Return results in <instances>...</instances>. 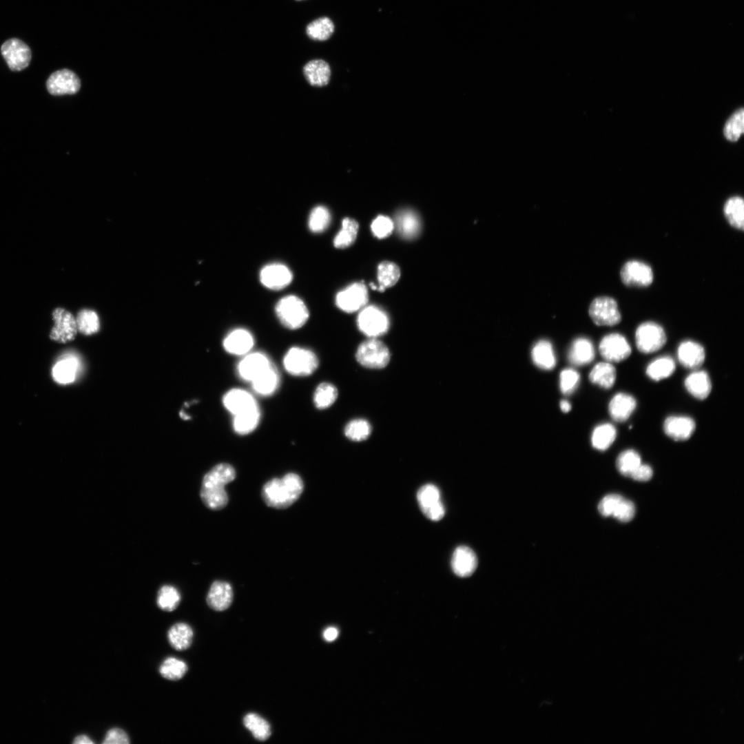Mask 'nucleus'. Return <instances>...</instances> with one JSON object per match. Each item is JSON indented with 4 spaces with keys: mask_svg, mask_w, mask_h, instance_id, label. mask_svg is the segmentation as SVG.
Returning a JSON list of instances; mask_svg holds the SVG:
<instances>
[{
    "mask_svg": "<svg viewBox=\"0 0 744 744\" xmlns=\"http://www.w3.org/2000/svg\"><path fill=\"white\" fill-rule=\"evenodd\" d=\"M617 437L616 428L610 423L597 426L591 435L592 446L598 451H606L614 442Z\"/></svg>",
    "mask_w": 744,
    "mask_h": 744,
    "instance_id": "nucleus-37",
    "label": "nucleus"
},
{
    "mask_svg": "<svg viewBox=\"0 0 744 744\" xmlns=\"http://www.w3.org/2000/svg\"><path fill=\"white\" fill-rule=\"evenodd\" d=\"M167 637L170 645L174 649L182 651L188 649L191 646L194 632L189 624L184 622H178L169 628Z\"/></svg>",
    "mask_w": 744,
    "mask_h": 744,
    "instance_id": "nucleus-29",
    "label": "nucleus"
},
{
    "mask_svg": "<svg viewBox=\"0 0 744 744\" xmlns=\"http://www.w3.org/2000/svg\"><path fill=\"white\" fill-rule=\"evenodd\" d=\"M77 330L85 335H92L99 331L100 322L97 313L90 309L81 310L76 318Z\"/></svg>",
    "mask_w": 744,
    "mask_h": 744,
    "instance_id": "nucleus-44",
    "label": "nucleus"
},
{
    "mask_svg": "<svg viewBox=\"0 0 744 744\" xmlns=\"http://www.w3.org/2000/svg\"><path fill=\"white\" fill-rule=\"evenodd\" d=\"M579 373L573 369H565L559 374V388L564 395L572 393L579 385Z\"/></svg>",
    "mask_w": 744,
    "mask_h": 744,
    "instance_id": "nucleus-50",
    "label": "nucleus"
},
{
    "mask_svg": "<svg viewBox=\"0 0 744 744\" xmlns=\"http://www.w3.org/2000/svg\"><path fill=\"white\" fill-rule=\"evenodd\" d=\"M676 369L674 360L668 355L661 356L652 360L646 367V375L654 381L668 378Z\"/></svg>",
    "mask_w": 744,
    "mask_h": 744,
    "instance_id": "nucleus-36",
    "label": "nucleus"
},
{
    "mask_svg": "<svg viewBox=\"0 0 744 744\" xmlns=\"http://www.w3.org/2000/svg\"><path fill=\"white\" fill-rule=\"evenodd\" d=\"M236 475V471L231 464L220 463L204 475L200 495L207 508L219 510L227 506L229 497L225 486L234 481Z\"/></svg>",
    "mask_w": 744,
    "mask_h": 744,
    "instance_id": "nucleus-1",
    "label": "nucleus"
},
{
    "mask_svg": "<svg viewBox=\"0 0 744 744\" xmlns=\"http://www.w3.org/2000/svg\"><path fill=\"white\" fill-rule=\"evenodd\" d=\"M589 316L598 326H614L621 320L617 301L609 296L595 298L589 307Z\"/></svg>",
    "mask_w": 744,
    "mask_h": 744,
    "instance_id": "nucleus-7",
    "label": "nucleus"
},
{
    "mask_svg": "<svg viewBox=\"0 0 744 744\" xmlns=\"http://www.w3.org/2000/svg\"><path fill=\"white\" fill-rule=\"evenodd\" d=\"M663 428L665 435L674 441H685L694 433L696 423L689 416L671 415L665 420Z\"/></svg>",
    "mask_w": 744,
    "mask_h": 744,
    "instance_id": "nucleus-18",
    "label": "nucleus"
},
{
    "mask_svg": "<svg viewBox=\"0 0 744 744\" xmlns=\"http://www.w3.org/2000/svg\"><path fill=\"white\" fill-rule=\"evenodd\" d=\"M634 513L635 507L634 504L623 497L612 517L621 522H628L634 517Z\"/></svg>",
    "mask_w": 744,
    "mask_h": 744,
    "instance_id": "nucleus-53",
    "label": "nucleus"
},
{
    "mask_svg": "<svg viewBox=\"0 0 744 744\" xmlns=\"http://www.w3.org/2000/svg\"><path fill=\"white\" fill-rule=\"evenodd\" d=\"M394 226L404 238L411 239L420 231V220L418 215L411 209H402L395 215Z\"/></svg>",
    "mask_w": 744,
    "mask_h": 744,
    "instance_id": "nucleus-28",
    "label": "nucleus"
},
{
    "mask_svg": "<svg viewBox=\"0 0 744 744\" xmlns=\"http://www.w3.org/2000/svg\"><path fill=\"white\" fill-rule=\"evenodd\" d=\"M390 352L387 347L375 338L362 342L356 351L355 358L362 366L371 369H381L390 360Z\"/></svg>",
    "mask_w": 744,
    "mask_h": 744,
    "instance_id": "nucleus-5",
    "label": "nucleus"
},
{
    "mask_svg": "<svg viewBox=\"0 0 744 744\" xmlns=\"http://www.w3.org/2000/svg\"><path fill=\"white\" fill-rule=\"evenodd\" d=\"M400 277L399 267L390 261L381 262L378 267V280L379 286L377 289L382 291L386 288L395 285Z\"/></svg>",
    "mask_w": 744,
    "mask_h": 744,
    "instance_id": "nucleus-41",
    "label": "nucleus"
},
{
    "mask_svg": "<svg viewBox=\"0 0 744 744\" xmlns=\"http://www.w3.org/2000/svg\"><path fill=\"white\" fill-rule=\"evenodd\" d=\"M533 363L539 369L551 370L556 365V357L552 344L546 340H540L531 350Z\"/></svg>",
    "mask_w": 744,
    "mask_h": 744,
    "instance_id": "nucleus-31",
    "label": "nucleus"
},
{
    "mask_svg": "<svg viewBox=\"0 0 744 744\" xmlns=\"http://www.w3.org/2000/svg\"><path fill=\"white\" fill-rule=\"evenodd\" d=\"M724 216L730 226L743 231L744 228V202L740 196L730 198L723 207Z\"/></svg>",
    "mask_w": 744,
    "mask_h": 744,
    "instance_id": "nucleus-35",
    "label": "nucleus"
},
{
    "mask_svg": "<svg viewBox=\"0 0 744 744\" xmlns=\"http://www.w3.org/2000/svg\"><path fill=\"white\" fill-rule=\"evenodd\" d=\"M303 73L311 85L324 86L329 81L331 70L325 61L315 59L309 61L304 66Z\"/></svg>",
    "mask_w": 744,
    "mask_h": 744,
    "instance_id": "nucleus-32",
    "label": "nucleus"
},
{
    "mask_svg": "<svg viewBox=\"0 0 744 744\" xmlns=\"http://www.w3.org/2000/svg\"><path fill=\"white\" fill-rule=\"evenodd\" d=\"M243 724L258 741H265L271 736L270 725L258 714H247L243 719Z\"/></svg>",
    "mask_w": 744,
    "mask_h": 744,
    "instance_id": "nucleus-40",
    "label": "nucleus"
},
{
    "mask_svg": "<svg viewBox=\"0 0 744 744\" xmlns=\"http://www.w3.org/2000/svg\"><path fill=\"white\" fill-rule=\"evenodd\" d=\"M637 406L635 398L626 393H618L610 400L608 412L613 420L617 422L626 421Z\"/></svg>",
    "mask_w": 744,
    "mask_h": 744,
    "instance_id": "nucleus-24",
    "label": "nucleus"
},
{
    "mask_svg": "<svg viewBox=\"0 0 744 744\" xmlns=\"http://www.w3.org/2000/svg\"><path fill=\"white\" fill-rule=\"evenodd\" d=\"M338 390L334 385L328 382L320 384L313 394V403L316 408L325 409L331 406L336 400Z\"/></svg>",
    "mask_w": 744,
    "mask_h": 744,
    "instance_id": "nucleus-45",
    "label": "nucleus"
},
{
    "mask_svg": "<svg viewBox=\"0 0 744 744\" xmlns=\"http://www.w3.org/2000/svg\"><path fill=\"white\" fill-rule=\"evenodd\" d=\"M338 636V630L335 627H329L323 632L324 639L329 642L334 641Z\"/></svg>",
    "mask_w": 744,
    "mask_h": 744,
    "instance_id": "nucleus-56",
    "label": "nucleus"
},
{
    "mask_svg": "<svg viewBox=\"0 0 744 744\" xmlns=\"http://www.w3.org/2000/svg\"><path fill=\"white\" fill-rule=\"evenodd\" d=\"M560 409L564 413H568L571 409V404L568 400H562L559 404Z\"/></svg>",
    "mask_w": 744,
    "mask_h": 744,
    "instance_id": "nucleus-58",
    "label": "nucleus"
},
{
    "mask_svg": "<svg viewBox=\"0 0 744 744\" xmlns=\"http://www.w3.org/2000/svg\"><path fill=\"white\" fill-rule=\"evenodd\" d=\"M54 325L51 331V340L65 343L76 337L77 327L76 318L69 311L62 308L56 309L52 313Z\"/></svg>",
    "mask_w": 744,
    "mask_h": 744,
    "instance_id": "nucleus-13",
    "label": "nucleus"
},
{
    "mask_svg": "<svg viewBox=\"0 0 744 744\" xmlns=\"http://www.w3.org/2000/svg\"><path fill=\"white\" fill-rule=\"evenodd\" d=\"M253 391L258 395H273L280 384V374L273 363L251 382Z\"/></svg>",
    "mask_w": 744,
    "mask_h": 744,
    "instance_id": "nucleus-25",
    "label": "nucleus"
},
{
    "mask_svg": "<svg viewBox=\"0 0 744 744\" xmlns=\"http://www.w3.org/2000/svg\"><path fill=\"white\" fill-rule=\"evenodd\" d=\"M304 490V482L299 475L288 473L282 477L273 478L262 488V497L269 507L285 509L296 502Z\"/></svg>",
    "mask_w": 744,
    "mask_h": 744,
    "instance_id": "nucleus-2",
    "label": "nucleus"
},
{
    "mask_svg": "<svg viewBox=\"0 0 744 744\" xmlns=\"http://www.w3.org/2000/svg\"><path fill=\"white\" fill-rule=\"evenodd\" d=\"M371 431V426L366 420L356 419L351 420L346 425L344 434L351 440L362 441L369 436Z\"/></svg>",
    "mask_w": 744,
    "mask_h": 744,
    "instance_id": "nucleus-49",
    "label": "nucleus"
},
{
    "mask_svg": "<svg viewBox=\"0 0 744 744\" xmlns=\"http://www.w3.org/2000/svg\"><path fill=\"white\" fill-rule=\"evenodd\" d=\"M595 351L592 342L586 338H577L572 342L568 353V361L575 366H583L595 358Z\"/></svg>",
    "mask_w": 744,
    "mask_h": 744,
    "instance_id": "nucleus-27",
    "label": "nucleus"
},
{
    "mask_svg": "<svg viewBox=\"0 0 744 744\" xmlns=\"http://www.w3.org/2000/svg\"><path fill=\"white\" fill-rule=\"evenodd\" d=\"M180 600V594L175 587L164 585L158 592L156 603L161 610L172 612L178 606Z\"/></svg>",
    "mask_w": 744,
    "mask_h": 744,
    "instance_id": "nucleus-43",
    "label": "nucleus"
},
{
    "mask_svg": "<svg viewBox=\"0 0 744 744\" xmlns=\"http://www.w3.org/2000/svg\"><path fill=\"white\" fill-rule=\"evenodd\" d=\"M207 605L216 611L227 609L233 600L231 586L227 581H215L211 585L207 595Z\"/></svg>",
    "mask_w": 744,
    "mask_h": 744,
    "instance_id": "nucleus-23",
    "label": "nucleus"
},
{
    "mask_svg": "<svg viewBox=\"0 0 744 744\" xmlns=\"http://www.w3.org/2000/svg\"><path fill=\"white\" fill-rule=\"evenodd\" d=\"M331 221V215L327 208L319 205L314 207L309 218V227L315 233L322 232L327 229Z\"/></svg>",
    "mask_w": 744,
    "mask_h": 744,
    "instance_id": "nucleus-48",
    "label": "nucleus"
},
{
    "mask_svg": "<svg viewBox=\"0 0 744 744\" xmlns=\"http://www.w3.org/2000/svg\"><path fill=\"white\" fill-rule=\"evenodd\" d=\"M371 230L378 238L388 237L395 228L393 221L387 216H379L371 224Z\"/></svg>",
    "mask_w": 744,
    "mask_h": 744,
    "instance_id": "nucleus-51",
    "label": "nucleus"
},
{
    "mask_svg": "<svg viewBox=\"0 0 744 744\" xmlns=\"http://www.w3.org/2000/svg\"><path fill=\"white\" fill-rule=\"evenodd\" d=\"M641 464L640 455L633 449L622 451L617 457L616 465L619 472L630 477L631 473Z\"/></svg>",
    "mask_w": 744,
    "mask_h": 744,
    "instance_id": "nucleus-46",
    "label": "nucleus"
},
{
    "mask_svg": "<svg viewBox=\"0 0 744 744\" xmlns=\"http://www.w3.org/2000/svg\"><path fill=\"white\" fill-rule=\"evenodd\" d=\"M417 499L424 515L429 519L437 521L445 515L438 488L431 484L422 486L417 491Z\"/></svg>",
    "mask_w": 744,
    "mask_h": 744,
    "instance_id": "nucleus-9",
    "label": "nucleus"
},
{
    "mask_svg": "<svg viewBox=\"0 0 744 744\" xmlns=\"http://www.w3.org/2000/svg\"><path fill=\"white\" fill-rule=\"evenodd\" d=\"M389 324L386 313L373 305L364 308L358 317V328L370 338L384 334L388 331Z\"/></svg>",
    "mask_w": 744,
    "mask_h": 744,
    "instance_id": "nucleus-8",
    "label": "nucleus"
},
{
    "mask_svg": "<svg viewBox=\"0 0 744 744\" xmlns=\"http://www.w3.org/2000/svg\"><path fill=\"white\" fill-rule=\"evenodd\" d=\"M130 743L128 734L123 729L112 727L105 734L102 743L103 744H129Z\"/></svg>",
    "mask_w": 744,
    "mask_h": 744,
    "instance_id": "nucleus-54",
    "label": "nucleus"
},
{
    "mask_svg": "<svg viewBox=\"0 0 744 744\" xmlns=\"http://www.w3.org/2000/svg\"><path fill=\"white\" fill-rule=\"evenodd\" d=\"M599 350L605 361L620 362L631 354V347L626 338L618 333L605 335L599 342Z\"/></svg>",
    "mask_w": 744,
    "mask_h": 744,
    "instance_id": "nucleus-11",
    "label": "nucleus"
},
{
    "mask_svg": "<svg viewBox=\"0 0 744 744\" xmlns=\"http://www.w3.org/2000/svg\"><path fill=\"white\" fill-rule=\"evenodd\" d=\"M187 670V665L184 661L174 657H167L159 666L160 674L169 681H178L182 679Z\"/></svg>",
    "mask_w": 744,
    "mask_h": 744,
    "instance_id": "nucleus-39",
    "label": "nucleus"
},
{
    "mask_svg": "<svg viewBox=\"0 0 744 744\" xmlns=\"http://www.w3.org/2000/svg\"><path fill=\"white\" fill-rule=\"evenodd\" d=\"M358 223L350 218H345L342 222V228L333 240V245L337 248H345L351 245L355 240Z\"/></svg>",
    "mask_w": 744,
    "mask_h": 744,
    "instance_id": "nucleus-42",
    "label": "nucleus"
},
{
    "mask_svg": "<svg viewBox=\"0 0 744 744\" xmlns=\"http://www.w3.org/2000/svg\"><path fill=\"white\" fill-rule=\"evenodd\" d=\"M73 743L74 744H93V741L90 736L85 734H81L75 737Z\"/></svg>",
    "mask_w": 744,
    "mask_h": 744,
    "instance_id": "nucleus-57",
    "label": "nucleus"
},
{
    "mask_svg": "<svg viewBox=\"0 0 744 744\" xmlns=\"http://www.w3.org/2000/svg\"><path fill=\"white\" fill-rule=\"evenodd\" d=\"M333 21L327 17H322L309 23L306 28L308 37L314 41H323L329 39L334 32Z\"/></svg>",
    "mask_w": 744,
    "mask_h": 744,
    "instance_id": "nucleus-38",
    "label": "nucleus"
},
{
    "mask_svg": "<svg viewBox=\"0 0 744 744\" xmlns=\"http://www.w3.org/2000/svg\"><path fill=\"white\" fill-rule=\"evenodd\" d=\"M477 566V559L472 549L465 546L456 548L451 559V567L456 575L469 577L475 572Z\"/></svg>",
    "mask_w": 744,
    "mask_h": 744,
    "instance_id": "nucleus-21",
    "label": "nucleus"
},
{
    "mask_svg": "<svg viewBox=\"0 0 744 744\" xmlns=\"http://www.w3.org/2000/svg\"><path fill=\"white\" fill-rule=\"evenodd\" d=\"M296 1H302V0H296Z\"/></svg>",
    "mask_w": 744,
    "mask_h": 744,
    "instance_id": "nucleus-59",
    "label": "nucleus"
},
{
    "mask_svg": "<svg viewBox=\"0 0 744 744\" xmlns=\"http://www.w3.org/2000/svg\"><path fill=\"white\" fill-rule=\"evenodd\" d=\"M744 131V110L743 108L737 110L727 121L723 134L725 137L730 141H736L739 139Z\"/></svg>",
    "mask_w": 744,
    "mask_h": 744,
    "instance_id": "nucleus-47",
    "label": "nucleus"
},
{
    "mask_svg": "<svg viewBox=\"0 0 744 744\" xmlns=\"http://www.w3.org/2000/svg\"><path fill=\"white\" fill-rule=\"evenodd\" d=\"M1 52L12 71H20L27 68L32 58L29 46L17 38L6 40L1 47Z\"/></svg>",
    "mask_w": 744,
    "mask_h": 744,
    "instance_id": "nucleus-10",
    "label": "nucleus"
},
{
    "mask_svg": "<svg viewBox=\"0 0 744 744\" xmlns=\"http://www.w3.org/2000/svg\"><path fill=\"white\" fill-rule=\"evenodd\" d=\"M653 472L648 464H641L630 475V477L639 482H646L651 479Z\"/></svg>",
    "mask_w": 744,
    "mask_h": 744,
    "instance_id": "nucleus-55",
    "label": "nucleus"
},
{
    "mask_svg": "<svg viewBox=\"0 0 744 744\" xmlns=\"http://www.w3.org/2000/svg\"><path fill=\"white\" fill-rule=\"evenodd\" d=\"M260 420V410L258 404L254 407L233 415L232 427L238 435H245L254 431Z\"/></svg>",
    "mask_w": 744,
    "mask_h": 744,
    "instance_id": "nucleus-30",
    "label": "nucleus"
},
{
    "mask_svg": "<svg viewBox=\"0 0 744 744\" xmlns=\"http://www.w3.org/2000/svg\"><path fill=\"white\" fill-rule=\"evenodd\" d=\"M684 385L688 392L698 400H705L712 391V382L708 373L703 370H696L690 373L685 379Z\"/></svg>",
    "mask_w": 744,
    "mask_h": 744,
    "instance_id": "nucleus-26",
    "label": "nucleus"
},
{
    "mask_svg": "<svg viewBox=\"0 0 744 744\" xmlns=\"http://www.w3.org/2000/svg\"><path fill=\"white\" fill-rule=\"evenodd\" d=\"M617 372L612 363L601 362L594 366L589 373L590 381L605 389L612 388L616 381Z\"/></svg>",
    "mask_w": 744,
    "mask_h": 744,
    "instance_id": "nucleus-34",
    "label": "nucleus"
},
{
    "mask_svg": "<svg viewBox=\"0 0 744 744\" xmlns=\"http://www.w3.org/2000/svg\"><path fill=\"white\" fill-rule=\"evenodd\" d=\"M666 340L663 328L654 322H644L637 327L635 331L637 348L643 353H652L660 350Z\"/></svg>",
    "mask_w": 744,
    "mask_h": 744,
    "instance_id": "nucleus-6",
    "label": "nucleus"
},
{
    "mask_svg": "<svg viewBox=\"0 0 744 744\" xmlns=\"http://www.w3.org/2000/svg\"><path fill=\"white\" fill-rule=\"evenodd\" d=\"M368 302V291L361 282H355L340 291L335 298L336 305L342 311L351 313L361 309Z\"/></svg>",
    "mask_w": 744,
    "mask_h": 744,
    "instance_id": "nucleus-14",
    "label": "nucleus"
},
{
    "mask_svg": "<svg viewBox=\"0 0 744 744\" xmlns=\"http://www.w3.org/2000/svg\"><path fill=\"white\" fill-rule=\"evenodd\" d=\"M622 282L628 287H646L653 282L652 268L639 260H629L622 266L620 271Z\"/></svg>",
    "mask_w": 744,
    "mask_h": 744,
    "instance_id": "nucleus-12",
    "label": "nucleus"
},
{
    "mask_svg": "<svg viewBox=\"0 0 744 744\" xmlns=\"http://www.w3.org/2000/svg\"><path fill=\"white\" fill-rule=\"evenodd\" d=\"M225 350L232 355H245L254 345L253 335L247 329H236L229 332L223 342Z\"/></svg>",
    "mask_w": 744,
    "mask_h": 744,
    "instance_id": "nucleus-19",
    "label": "nucleus"
},
{
    "mask_svg": "<svg viewBox=\"0 0 744 744\" xmlns=\"http://www.w3.org/2000/svg\"><path fill=\"white\" fill-rule=\"evenodd\" d=\"M222 401L225 408L232 415L247 411L258 404L250 393L238 388L231 389L227 391Z\"/></svg>",
    "mask_w": 744,
    "mask_h": 744,
    "instance_id": "nucleus-22",
    "label": "nucleus"
},
{
    "mask_svg": "<svg viewBox=\"0 0 744 744\" xmlns=\"http://www.w3.org/2000/svg\"><path fill=\"white\" fill-rule=\"evenodd\" d=\"M677 358L682 366L689 369L696 370L704 362L705 352L701 344L687 340L679 345Z\"/></svg>",
    "mask_w": 744,
    "mask_h": 744,
    "instance_id": "nucleus-20",
    "label": "nucleus"
},
{
    "mask_svg": "<svg viewBox=\"0 0 744 744\" xmlns=\"http://www.w3.org/2000/svg\"><path fill=\"white\" fill-rule=\"evenodd\" d=\"M272 362L262 352H249L245 355L237 365L238 375L243 380L251 382L267 369Z\"/></svg>",
    "mask_w": 744,
    "mask_h": 744,
    "instance_id": "nucleus-16",
    "label": "nucleus"
},
{
    "mask_svg": "<svg viewBox=\"0 0 744 744\" xmlns=\"http://www.w3.org/2000/svg\"><path fill=\"white\" fill-rule=\"evenodd\" d=\"M276 313L281 323L289 329L302 327L309 318V311L304 302L293 295L287 296L278 302Z\"/></svg>",
    "mask_w": 744,
    "mask_h": 744,
    "instance_id": "nucleus-3",
    "label": "nucleus"
},
{
    "mask_svg": "<svg viewBox=\"0 0 744 744\" xmlns=\"http://www.w3.org/2000/svg\"><path fill=\"white\" fill-rule=\"evenodd\" d=\"M50 94L55 96L73 94L81 87L79 77L72 71L63 69L53 72L46 82Z\"/></svg>",
    "mask_w": 744,
    "mask_h": 744,
    "instance_id": "nucleus-15",
    "label": "nucleus"
},
{
    "mask_svg": "<svg viewBox=\"0 0 744 744\" xmlns=\"http://www.w3.org/2000/svg\"><path fill=\"white\" fill-rule=\"evenodd\" d=\"M292 278L290 269L280 263L267 265L260 273L261 283L271 290H280L286 287L291 283Z\"/></svg>",
    "mask_w": 744,
    "mask_h": 744,
    "instance_id": "nucleus-17",
    "label": "nucleus"
},
{
    "mask_svg": "<svg viewBox=\"0 0 744 744\" xmlns=\"http://www.w3.org/2000/svg\"><path fill=\"white\" fill-rule=\"evenodd\" d=\"M623 497L617 494L605 496L598 505L600 514L604 517L612 516Z\"/></svg>",
    "mask_w": 744,
    "mask_h": 744,
    "instance_id": "nucleus-52",
    "label": "nucleus"
},
{
    "mask_svg": "<svg viewBox=\"0 0 744 744\" xmlns=\"http://www.w3.org/2000/svg\"><path fill=\"white\" fill-rule=\"evenodd\" d=\"M283 366L286 371L293 376L304 377L311 375L317 369L319 361L311 350L300 347H293L285 353Z\"/></svg>",
    "mask_w": 744,
    "mask_h": 744,
    "instance_id": "nucleus-4",
    "label": "nucleus"
},
{
    "mask_svg": "<svg viewBox=\"0 0 744 744\" xmlns=\"http://www.w3.org/2000/svg\"><path fill=\"white\" fill-rule=\"evenodd\" d=\"M79 369L77 359L72 355H65L56 362L52 369L54 380L62 384L73 382Z\"/></svg>",
    "mask_w": 744,
    "mask_h": 744,
    "instance_id": "nucleus-33",
    "label": "nucleus"
}]
</instances>
